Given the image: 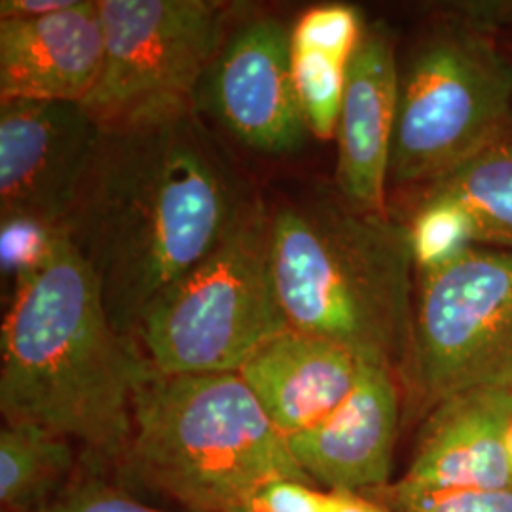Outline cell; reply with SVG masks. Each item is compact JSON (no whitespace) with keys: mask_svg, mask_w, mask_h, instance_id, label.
<instances>
[{"mask_svg":"<svg viewBox=\"0 0 512 512\" xmlns=\"http://www.w3.org/2000/svg\"><path fill=\"white\" fill-rule=\"evenodd\" d=\"M425 194L458 200L473 219L476 243L512 249V133L429 186Z\"/></svg>","mask_w":512,"mask_h":512,"instance_id":"cell-18","label":"cell"},{"mask_svg":"<svg viewBox=\"0 0 512 512\" xmlns=\"http://www.w3.org/2000/svg\"><path fill=\"white\" fill-rule=\"evenodd\" d=\"M403 387L385 366L368 363L348 399L310 429L289 437L300 471L317 488L382 494L401 427Z\"/></svg>","mask_w":512,"mask_h":512,"instance_id":"cell-12","label":"cell"},{"mask_svg":"<svg viewBox=\"0 0 512 512\" xmlns=\"http://www.w3.org/2000/svg\"><path fill=\"white\" fill-rule=\"evenodd\" d=\"M120 469L186 512H228L270 480H308L238 372L173 376L150 365Z\"/></svg>","mask_w":512,"mask_h":512,"instance_id":"cell-4","label":"cell"},{"mask_svg":"<svg viewBox=\"0 0 512 512\" xmlns=\"http://www.w3.org/2000/svg\"><path fill=\"white\" fill-rule=\"evenodd\" d=\"M366 365L349 349L285 329L256 349L238 374L279 433L289 439L344 403Z\"/></svg>","mask_w":512,"mask_h":512,"instance_id":"cell-15","label":"cell"},{"mask_svg":"<svg viewBox=\"0 0 512 512\" xmlns=\"http://www.w3.org/2000/svg\"><path fill=\"white\" fill-rule=\"evenodd\" d=\"M327 490L304 478H275L245 495L228 512H325Z\"/></svg>","mask_w":512,"mask_h":512,"instance_id":"cell-22","label":"cell"},{"mask_svg":"<svg viewBox=\"0 0 512 512\" xmlns=\"http://www.w3.org/2000/svg\"><path fill=\"white\" fill-rule=\"evenodd\" d=\"M365 25L357 8L325 4L306 10L291 31L294 86L308 129L321 141L336 137L349 61Z\"/></svg>","mask_w":512,"mask_h":512,"instance_id":"cell-16","label":"cell"},{"mask_svg":"<svg viewBox=\"0 0 512 512\" xmlns=\"http://www.w3.org/2000/svg\"><path fill=\"white\" fill-rule=\"evenodd\" d=\"M232 12L234 4L219 0H99L105 59L82 107L105 133L194 112Z\"/></svg>","mask_w":512,"mask_h":512,"instance_id":"cell-7","label":"cell"},{"mask_svg":"<svg viewBox=\"0 0 512 512\" xmlns=\"http://www.w3.org/2000/svg\"><path fill=\"white\" fill-rule=\"evenodd\" d=\"M473 6L478 16L499 33L512 55V2H475Z\"/></svg>","mask_w":512,"mask_h":512,"instance_id":"cell-25","label":"cell"},{"mask_svg":"<svg viewBox=\"0 0 512 512\" xmlns=\"http://www.w3.org/2000/svg\"><path fill=\"white\" fill-rule=\"evenodd\" d=\"M507 446H509V454H511L512 459V423L511 427H509V435H507Z\"/></svg>","mask_w":512,"mask_h":512,"instance_id":"cell-27","label":"cell"},{"mask_svg":"<svg viewBox=\"0 0 512 512\" xmlns=\"http://www.w3.org/2000/svg\"><path fill=\"white\" fill-rule=\"evenodd\" d=\"M511 423L509 387H478L444 399L425 416L408 471L382 492L387 503L442 490L511 488Z\"/></svg>","mask_w":512,"mask_h":512,"instance_id":"cell-11","label":"cell"},{"mask_svg":"<svg viewBox=\"0 0 512 512\" xmlns=\"http://www.w3.org/2000/svg\"><path fill=\"white\" fill-rule=\"evenodd\" d=\"M399 512H512L511 488H459L385 503Z\"/></svg>","mask_w":512,"mask_h":512,"instance_id":"cell-23","label":"cell"},{"mask_svg":"<svg viewBox=\"0 0 512 512\" xmlns=\"http://www.w3.org/2000/svg\"><path fill=\"white\" fill-rule=\"evenodd\" d=\"M148 368L114 329L90 262L63 232L14 285L0 330V412L120 467L133 431V393Z\"/></svg>","mask_w":512,"mask_h":512,"instance_id":"cell-2","label":"cell"},{"mask_svg":"<svg viewBox=\"0 0 512 512\" xmlns=\"http://www.w3.org/2000/svg\"><path fill=\"white\" fill-rule=\"evenodd\" d=\"M401 387L416 412L478 387L512 389V249L471 247L418 274Z\"/></svg>","mask_w":512,"mask_h":512,"instance_id":"cell-8","label":"cell"},{"mask_svg":"<svg viewBox=\"0 0 512 512\" xmlns=\"http://www.w3.org/2000/svg\"><path fill=\"white\" fill-rule=\"evenodd\" d=\"M29 512H165L126 494L101 476H76L61 492Z\"/></svg>","mask_w":512,"mask_h":512,"instance_id":"cell-21","label":"cell"},{"mask_svg":"<svg viewBox=\"0 0 512 512\" xmlns=\"http://www.w3.org/2000/svg\"><path fill=\"white\" fill-rule=\"evenodd\" d=\"M325 512H399L370 495L327 492Z\"/></svg>","mask_w":512,"mask_h":512,"instance_id":"cell-26","label":"cell"},{"mask_svg":"<svg viewBox=\"0 0 512 512\" xmlns=\"http://www.w3.org/2000/svg\"><path fill=\"white\" fill-rule=\"evenodd\" d=\"M511 133V52L471 2L450 6L401 69L389 181L427 190Z\"/></svg>","mask_w":512,"mask_h":512,"instance_id":"cell-5","label":"cell"},{"mask_svg":"<svg viewBox=\"0 0 512 512\" xmlns=\"http://www.w3.org/2000/svg\"><path fill=\"white\" fill-rule=\"evenodd\" d=\"M73 440L33 423H4L0 431L2 512L35 511L74 478Z\"/></svg>","mask_w":512,"mask_h":512,"instance_id":"cell-17","label":"cell"},{"mask_svg":"<svg viewBox=\"0 0 512 512\" xmlns=\"http://www.w3.org/2000/svg\"><path fill=\"white\" fill-rule=\"evenodd\" d=\"M247 200L194 112L103 131L65 230L114 329L135 344L148 306L217 247Z\"/></svg>","mask_w":512,"mask_h":512,"instance_id":"cell-1","label":"cell"},{"mask_svg":"<svg viewBox=\"0 0 512 512\" xmlns=\"http://www.w3.org/2000/svg\"><path fill=\"white\" fill-rule=\"evenodd\" d=\"M272 262L289 329L403 380L414 319L406 224L348 203L285 207L272 217Z\"/></svg>","mask_w":512,"mask_h":512,"instance_id":"cell-3","label":"cell"},{"mask_svg":"<svg viewBox=\"0 0 512 512\" xmlns=\"http://www.w3.org/2000/svg\"><path fill=\"white\" fill-rule=\"evenodd\" d=\"M0 266L2 279L18 283L38 268L54 251L65 228L29 217H0Z\"/></svg>","mask_w":512,"mask_h":512,"instance_id":"cell-20","label":"cell"},{"mask_svg":"<svg viewBox=\"0 0 512 512\" xmlns=\"http://www.w3.org/2000/svg\"><path fill=\"white\" fill-rule=\"evenodd\" d=\"M76 0H2L0 19L42 18L74 6Z\"/></svg>","mask_w":512,"mask_h":512,"instance_id":"cell-24","label":"cell"},{"mask_svg":"<svg viewBox=\"0 0 512 512\" xmlns=\"http://www.w3.org/2000/svg\"><path fill=\"white\" fill-rule=\"evenodd\" d=\"M209 74L211 109L239 143L262 154L304 145L310 129L294 86L291 31L279 19L243 23Z\"/></svg>","mask_w":512,"mask_h":512,"instance_id":"cell-10","label":"cell"},{"mask_svg":"<svg viewBox=\"0 0 512 512\" xmlns=\"http://www.w3.org/2000/svg\"><path fill=\"white\" fill-rule=\"evenodd\" d=\"M103 129L73 101H0V217L65 228Z\"/></svg>","mask_w":512,"mask_h":512,"instance_id":"cell-9","label":"cell"},{"mask_svg":"<svg viewBox=\"0 0 512 512\" xmlns=\"http://www.w3.org/2000/svg\"><path fill=\"white\" fill-rule=\"evenodd\" d=\"M105 59L99 2L42 18L0 19V101L82 103Z\"/></svg>","mask_w":512,"mask_h":512,"instance_id":"cell-14","label":"cell"},{"mask_svg":"<svg viewBox=\"0 0 512 512\" xmlns=\"http://www.w3.org/2000/svg\"><path fill=\"white\" fill-rule=\"evenodd\" d=\"M401 67L384 23H366L351 55L336 128V183L357 211L387 217V184L397 126Z\"/></svg>","mask_w":512,"mask_h":512,"instance_id":"cell-13","label":"cell"},{"mask_svg":"<svg viewBox=\"0 0 512 512\" xmlns=\"http://www.w3.org/2000/svg\"><path fill=\"white\" fill-rule=\"evenodd\" d=\"M272 217L249 198L217 247L148 306L135 344L156 372H239L289 329L275 287Z\"/></svg>","mask_w":512,"mask_h":512,"instance_id":"cell-6","label":"cell"},{"mask_svg":"<svg viewBox=\"0 0 512 512\" xmlns=\"http://www.w3.org/2000/svg\"><path fill=\"white\" fill-rule=\"evenodd\" d=\"M406 226L418 274L442 268L478 245L471 215L458 200L444 194H423L414 219Z\"/></svg>","mask_w":512,"mask_h":512,"instance_id":"cell-19","label":"cell"}]
</instances>
